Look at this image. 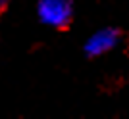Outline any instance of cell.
I'll use <instances>...</instances> for the list:
<instances>
[{"label": "cell", "instance_id": "cell-2", "mask_svg": "<svg viewBox=\"0 0 129 119\" xmlns=\"http://www.w3.org/2000/svg\"><path fill=\"white\" fill-rule=\"evenodd\" d=\"M121 40V33L116 27H102L94 31L91 37L85 40V56L87 58H100V56L110 54Z\"/></svg>", "mask_w": 129, "mask_h": 119}, {"label": "cell", "instance_id": "cell-3", "mask_svg": "<svg viewBox=\"0 0 129 119\" xmlns=\"http://www.w3.org/2000/svg\"><path fill=\"white\" fill-rule=\"evenodd\" d=\"M6 2H8V0H0V6H4V4H6Z\"/></svg>", "mask_w": 129, "mask_h": 119}, {"label": "cell", "instance_id": "cell-1", "mask_svg": "<svg viewBox=\"0 0 129 119\" xmlns=\"http://www.w3.org/2000/svg\"><path fill=\"white\" fill-rule=\"evenodd\" d=\"M73 2L71 0H39L37 17L50 29H64L73 21Z\"/></svg>", "mask_w": 129, "mask_h": 119}]
</instances>
